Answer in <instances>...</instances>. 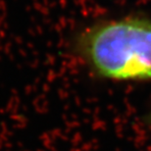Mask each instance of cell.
Instances as JSON below:
<instances>
[{"label": "cell", "instance_id": "cell-1", "mask_svg": "<svg viewBox=\"0 0 151 151\" xmlns=\"http://www.w3.org/2000/svg\"><path fill=\"white\" fill-rule=\"evenodd\" d=\"M72 53L96 77L151 80V21L140 17L104 20L76 32Z\"/></svg>", "mask_w": 151, "mask_h": 151}]
</instances>
